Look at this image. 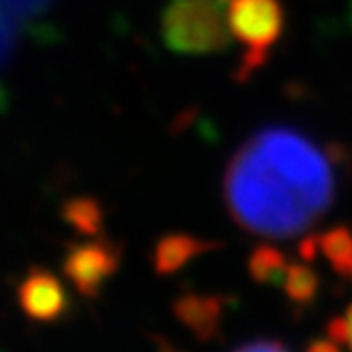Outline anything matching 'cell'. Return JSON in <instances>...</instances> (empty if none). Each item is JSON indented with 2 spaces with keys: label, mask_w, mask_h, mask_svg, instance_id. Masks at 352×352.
<instances>
[{
  "label": "cell",
  "mask_w": 352,
  "mask_h": 352,
  "mask_svg": "<svg viewBox=\"0 0 352 352\" xmlns=\"http://www.w3.org/2000/svg\"><path fill=\"white\" fill-rule=\"evenodd\" d=\"M227 19L234 39L245 48L234 78L248 82L265 67L272 46L284 34V7L279 0H229Z\"/></svg>",
  "instance_id": "cell-3"
},
{
  "label": "cell",
  "mask_w": 352,
  "mask_h": 352,
  "mask_svg": "<svg viewBox=\"0 0 352 352\" xmlns=\"http://www.w3.org/2000/svg\"><path fill=\"white\" fill-rule=\"evenodd\" d=\"M339 142L318 144L293 126H265L238 146L224 172V201L254 236L293 238L320 222L336 199Z\"/></svg>",
  "instance_id": "cell-1"
},
{
  "label": "cell",
  "mask_w": 352,
  "mask_h": 352,
  "mask_svg": "<svg viewBox=\"0 0 352 352\" xmlns=\"http://www.w3.org/2000/svg\"><path fill=\"white\" fill-rule=\"evenodd\" d=\"M307 352H339V348H336V343L329 339V341H314V343H309Z\"/></svg>",
  "instance_id": "cell-17"
},
{
  "label": "cell",
  "mask_w": 352,
  "mask_h": 352,
  "mask_svg": "<svg viewBox=\"0 0 352 352\" xmlns=\"http://www.w3.org/2000/svg\"><path fill=\"white\" fill-rule=\"evenodd\" d=\"M217 248H220V243L197 238L192 234H167L153 245L151 263L158 274H174L190 261H195L197 256Z\"/></svg>",
  "instance_id": "cell-7"
},
{
  "label": "cell",
  "mask_w": 352,
  "mask_h": 352,
  "mask_svg": "<svg viewBox=\"0 0 352 352\" xmlns=\"http://www.w3.org/2000/svg\"><path fill=\"white\" fill-rule=\"evenodd\" d=\"M288 263L284 252L272 248V245H258L250 252L248 258V272L256 284L263 286H274L284 288L286 274H288Z\"/></svg>",
  "instance_id": "cell-8"
},
{
  "label": "cell",
  "mask_w": 352,
  "mask_h": 352,
  "mask_svg": "<svg viewBox=\"0 0 352 352\" xmlns=\"http://www.w3.org/2000/svg\"><path fill=\"white\" fill-rule=\"evenodd\" d=\"M327 336L332 339L334 343H348L350 339V325H348V318H332L327 325Z\"/></svg>",
  "instance_id": "cell-15"
},
{
  "label": "cell",
  "mask_w": 352,
  "mask_h": 352,
  "mask_svg": "<svg viewBox=\"0 0 352 352\" xmlns=\"http://www.w3.org/2000/svg\"><path fill=\"white\" fill-rule=\"evenodd\" d=\"M19 37H21V25L10 16V12L0 3V72L12 60V55L19 46Z\"/></svg>",
  "instance_id": "cell-13"
},
{
  "label": "cell",
  "mask_w": 352,
  "mask_h": 352,
  "mask_svg": "<svg viewBox=\"0 0 352 352\" xmlns=\"http://www.w3.org/2000/svg\"><path fill=\"white\" fill-rule=\"evenodd\" d=\"M318 252H320V236H318V234H309V236H305V238L300 241V245H298V254H300V258H302L305 263L316 261Z\"/></svg>",
  "instance_id": "cell-14"
},
{
  "label": "cell",
  "mask_w": 352,
  "mask_h": 352,
  "mask_svg": "<svg viewBox=\"0 0 352 352\" xmlns=\"http://www.w3.org/2000/svg\"><path fill=\"white\" fill-rule=\"evenodd\" d=\"M320 252L339 277L352 281V231L346 224L320 234Z\"/></svg>",
  "instance_id": "cell-9"
},
{
  "label": "cell",
  "mask_w": 352,
  "mask_h": 352,
  "mask_svg": "<svg viewBox=\"0 0 352 352\" xmlns=\"http://www.w3.org/2000/svg\"><path fill=\"white\" fill-rule=\"evenodd\" d=\"M62 215L80 236H103V208L94 197H74L62 206Z\"/></svg>",
  "instance_id": "cell-10"
},
{
  "label": "cell",
  "mask_w": 352,
  "mask_h": 352,
  "mask_svg": "<svg viewBox=\"0 0 352 352\" xmlns=\"http://www.w3.org/2000/svg\"><path fill=\"white\" fill-rule=\"evenodd\" d=\"M229 0H167L160 14L163 44L181 55H215L234 44Z\"/></svg>",
  "instance_id": "cell-2"
},
{
  "label": "cell",
  "mask_w": 352,
  "mask_h": 352,
  "mask_svg": "<svg viewBox=\"0 0 352 352\" xmlns=\"http://www.w3.org/2000/svg\"><path fill=\"white\" fill-rule=\"evenodd\" d=\"M174 316L186 325L199 341H213L222 332L227 316V298L224 295L183 293L174 300Z\"/></svg>",
  "instance_id": "cell-6"
},
{
  "label": "cell",
  "mask_w": 352,
  "mask_h": 352,
  "mask_svg": "<svg viewBox=\"0 0 352 352\" xmlns=\"http://www.w3.org/2000/svg\"><path fill=\"white\" fill-rule=\"evenodd\" d=\"M16 300L25 318L34 322H58L72 309L65 281L39 265L30 267L19 281Z\"/></svg>",
  "instance_id": "cell-5"
},
{
  "label": "cell",
  "mask_w": 352,
  "mask_h": 352,
  "mask_svg": "<svg viewBox=\"0 0 352 352\" xmlns=\"http://www.w3.org/2000/svg\"><path fill=\"white\" fill-rule=\"evenodd\" d=\"M348 28L352 30V0L348 3Z\"/></svg>",
  "instance_id": "cell-20"
},
{
  "label": "cell",
  "mask_w": 352,
  "mask_h": 352,
  "mask_svg": "<svg viewBox=\"0 0 352 352\" xmlns=\"http://www.w3.org/2000/svg\"><path fill=\"white\" fill-rule=\"evenodd\" d=\"M234 352H291L286 346H281L279 341H252L245 346L236 348Z\"/></svg>",
  "instance_id": "cell-16"
},
{
  "label": "cell",
  "mask_w": 352,
  "mask_h": 352,
  "mask_svg": "<svg viewBox=\"0 0 352 352\" xmlns=\"http://www.w3.org/2000/svg\"><path fill=\"white\" fill-rule=\"evenodd\" d=\"M0 3L10 12V16L23 28L44 19L55 0H0Z\"/></svg>",
  "instance_id": "cell-12"
},
{
  "label": "cell",
  "mask_w": 352,
  "mask_h": 352,
  "mask_svg": "<svg viewBox=\"0 0 352 352\" xmlns=\"http://www.w3.org/2000/svg\"><path fill=\"white\" fill-rule=\"evenodd\" d=\"M160 346H163V348H160V352H183V350H176L174 346H170V343H160Z\"/></svg>",
  "instance_id": "cell-19"
},
{
  "label": "cell",
  "mask_w": 352,
  "mask_h": 352,
  "mask_svg": "<svg viewBox=\"0 0 352 352\" xmlns=\"http://www.w3.org/2000/svg\"><path fill=\"white\" fill-rule=\"evenodd\" d=\"M124 248L108 236L72 243L62 256V274L85 300H98L122 265Z\"/></svg>",
  "instance_id": "cell-4"
},
{
  "label": "cell",
  "mask_w": 352,
  "mask_h": 352,
  "mask_svg": "<svg viewBox=\"0 0 352 352\" xmlns=\"http://www.w3.org/2000/svg\"><path fill=\"white\" fill-rule=\"evenodd\" d=\"M320 279L307 263H291L284 281V293L295 305H311L318 295Z\"/></svg>",
  "instance_id": "cell-11"
},
{
  "label": "cell",
  "mask_w": 352,
  "mask_h": 352,
  "mask_svg": "<svg viewBox=\"0 0 352 352\" xmlns=\"http://www.w3.org/2000/svg\"><path fill=\"white\" fill-rule=\"evenodd\" d=\"M346 318H348V325H350V339H348V346H350V350H352V305H350V309H348Z\"/></svg>",
  "instance_id": "cell-18"
}]
</instances>
